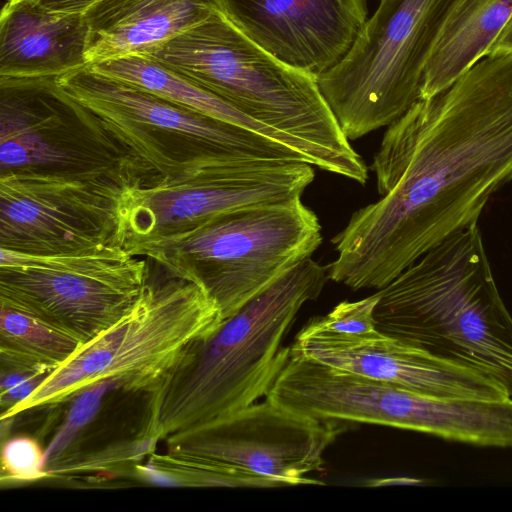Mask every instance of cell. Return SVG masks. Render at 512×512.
<instances>
[{
  "label": "cell",
  "mask_w": 512,
  "mask_h": 512,
  "mask_svg": "<svg viewBox=\"0 0 512 512\" xmlns=\"http://www.w3.org/2000/svg\"><path fill=\"white\" fill-rule=\"evenodd\" d=\"M371 169L380 198L332 239L329 280L382 289L475 223L512 181V54L487 55L390 124Z\"/></svg>",
  "instance_id": "cell-1"
},
{
  "label": "cell",
  "mask_w": 512,
  "mask_h": 512,
  "mask_svg": "<svg viewBox=\"0 0 512 512\" xmlns=\"http://www.w3.org/2000/svg\"><path fill=\"white\" fill-rule=\"evenodd\" d=\"M327 280V266L307 258L196 342L150 394L143 437L175 444L266 396L289 359L282 342L298 311Z\"/></svg>",
  "instance_id": "cell-2"
},
{
  "label": "cell",
  "mask_w": 512,
  "mask_h": 512,
  "mask_svg": "<svg viewBox=\"0 0 512 512\" xmlns=\"http://www.w3.org/2000/svg\"><path fill=\"white\" fill-rule=\"evenodd\" d=\"M146 56L277 132L312 166L365 185L368 168L317 79L257 45L223 11Z\"/></svg>",
  "instance_id": "cell-3"
},
{
  "label": "cell",
  "mask_w": 512,
  "mask_h": 512,
  "mask_svg": "<svg viewBox=\"0 0 512 512\" xmlns=\"http://www.w3.org/2000/svg\"><path fill=\"white\" fill-rule=\"evenodd\" d=\"M377 292V330L489 376L512 397V316L478 223L431 248Z\"/></svg>",
  "instance_id": "cell-4"
},
{
  "label": "cell",
  "mask_w": 512,
  "mask_h": 512,
  "mask_svg": "<svg viewBox=\"0 0 512 512\" xmlns=\"http://www.w3.org/2000/svg\"><path fill=\"white\" fill-rule=\"evenodd\" d=\"M149 264L146 283L126 313L83 343L29 397L1 413V420L67 402L105 381L114 389L151 394L196 342L219 327L221 312L198 284Z\"/></svg>",
  "instance_id": "cell-5"
},
{
  "label": "cell",
  "mask_w": 512,
  "mask_h": 512,
  "mask_svg": "<svg viewBox=\"0 0 512 512\" xmlns=\"http://www.w3.org/2000/svg\"><path fill=\"white\" fill-rule=\"evenodd\" d=\"M321 243L317 215L296 197L235 209L128 251L198 284L225 320Z\"/></svg>",
  "instance_id": "cell-6"
},
{
  "label": "cell",
  "mask_w": 512,
  "mask_h": 512,
  "mask_svg": "<svg viewBox=\"0 0 512 512\" xmlns=\"http://www.w3.org/2000/svg\"><path fill=\"white\" fill-rule=\"evenodd\" d=\"M56 82L100 120L147 177L170 174L189 161L206 157L307 162L282 143L184 108L87 66L56 78Z\"/></svg>",
  "instance_id": "cell-7"
},
{
  "label": "cell",
  "mask_w": 512,
  "mask_h": 512,
  "mask_svg": "<svg viewBox=\"0 0 512 512\" xmlns=\"http://www.w3.org/2000/svg\"><path fill=\"white\" fill-rule=\"evenodd\" d=\"M459 0H381L346 55L317 78L349 140L388 127L419 99L425 63Z\"/></svg>",
  "instance_id": "cell-8"
},
{
  "label": "cell",
  "mask_w": 512,
  "mask_h": 512,
  "mask_svg": "<svg viewBox=\"0 0 512 512\" xmlns=\"http://www.w3.org/2000/svg\"><path fill=\"white\" fill-rule=\"evenodd\" d=\"M315 177L305 161L199 158L170 174L128 184L122 194V244L176 235L235 209L301 197Z\"/></svg>",
  "instance_id": "cell-9"
},
{
  "label": "cell",
  "mask_w": 512,
  "mask_h": 512,
  "mask_svg": "<svg viewBox=\"0 0 512 512\" xmlns=\"http://www.w3.org/2000/svg\"><path fill=\"white\" fill-rule=\"evenodd\" d=\"M149 272L148 259L121 246L61 255L0 248V301L30 311L85 343L126 313Z\"/></svg>",
  "instance_id": "cell-10"
},
{
  "label": "cell",
  "mask_w": 512,
  "mask_h": 512,
  "mask_svg": "<svg viewBox=\"0 0 512 512\" xmlns=\"http://www.w3.org/2000/svg\"><path fill=\"white\" fill-rule=\"evenodd\" d=\"M135 178L119 172H0V246L61 255L121 246V198Z\"/></svg>",
  "instance_id": "cell-11"
},
{
  "label": "cell",
  "mask_w": 512,
  "mask_h": 512,
  "mask_svg": "<svg viewBox=\"0 0 512 512\" xmlns=\"http://www.w3.org/2000/svg\"><path fill=\"white\" fill-rule=\"evenodd\" d=\"M138 173L100 120L56 78H0V172Z\"/></svg>",
  "instance_id": "cell-12"
},
{
  "label": "cell",
  "mask_w": 512,
  "mask_h": 512,
  "mask_svg": "<svg viewBox=\"0 0 512 512\" xmlns=\"http://www.w3.org/2000/svg\"><path fill=\"white\" fill-rule=\"evenodd\" d=\"M346 424L307 417L265 398L196 436L168 445V451L235 466L281 487L323 485L306 475L322 468L325 450L348 429Z\"/></svg>",
  "instance_id": "cell-13"
},
{
  "label": "cell",
  "mask_w": 512,
  "mask_h": 512,
  "mask_svg": "<svg viewBox=\"0 0 512 512\" xmlns=\"http://www.w3.org/2000/svg\"><path fill=\"white\" fill-rule=\"evenodd\" d=\"M290 354L427 396L484 400L510 397L497 380L377 329L346 333L322 325L317 317L297 333Z\"/></svg>",
  "instance_id": "cell-14"
},
{
  "label": "cell",
  "mask_w": 512,
  "mask_h": 512,
  "mask_svg": "<svg viewBox=\"0 0 512 512\" xmlns=\"http://www.w3.org/2000/svg\"><path fill=\"white\" fill-rule=\"evenodd\" d=\"M249 39L316 79L349 51L367 21L366 0H222Z\"/></svg>",
  "instance_id": "cell-15"
},
{
  "label": "cell",
  "mask_w": 512,
  "mask_h": 512,
  "mask_svg": "<svg viewBox=\"0 0 512 512\" xmlns=\"http://www.w3.org/2000/svg\"><path fill=\"white\" fill-rule=\"evenodd\" d=\"M84 15L54 12L35 0L4 4L0 78H58L86 67Z\"/></svg>",
  "instance_id": "cell-16"
},
{
  "label": "cell",
  "mask_w": 512,
  "mask_h": 512,
  "mask_svg": "<svg viewBox=\"0 0 512 512\" xmlns=\"http://www.w3.org/2000/svg\"><path fill=\"white\" fill-rule=\"evenodd\" d=\"M216 11L222 0H99L84 14L86 64L147 55Z\"/></svg>",
  "instance_id": "cell-17"
},
{
  "label": "cell",
  "mask_w": 512,
  "mask_h": 512,
  "mask_svg": "<svg viewBox=\"0 0 512 512\" xmlns=\"http://www.w3.org/2000/svg\"><path fill=\"white\" fill-rule=\"evenodd\" d=\"M512 13V0H459L425 63L419 98H430L487 55Z\"/></svg>",
  "instance_id": "cell-18"
},
{
  "label": "cell",
  "mask_w": 512,
  "mask_h": 512,
  "mask_svg": "<svg viewBox=\"0 0 512 512\" xmlns=\"http://www.w3.org/2000/svg\"><path fill=\"white\" fill-rule=\"evenodd\" d=\"M87 67L106 77L156 94L184 108L258 133L290 147L277 132L149 56L131 55Z\"/></svg>",
  "instance_id": "cell-19"
},
{
  "label": "cell",
  "mask_w": 512,
  "mask_h": 512,
  "mask_svg": "<svg viewBox=\"0 0 512 512\" xmlns=\"http://www.w3.org/2000/svg\"><path fill=\"white\" fill-rule=\"evenodd\" d=\"M82 344L38 315L0 301L1 369L52 372Z\"/></svg>",
  "instance_id": "cell-20"
},
{
  "label": "cell",
  "mask_w": 512,
  "mask_h": 512,
  "mask_svg": "<svg viewBox=\"0 0 512 512\" xmlns=\"http://www.w3.org/2000/svg\"><path fill=\"white\" fill-rule=\"evenodd\" d=\"M151 461L169 473L176 486L281 487L256 473L207 459L188 457L168 451Z\"/></svg>",
  "instance_id": "cell-21"
},
{
  "label": "cell",
  "mask_w": 512,
  "mask_h": 512,
  "mask_svg": "<svg viewBox=\"0 0 512 512\" xmlns=\"http://www.w3.org/2000/svg\"><path fill=\"white\" fill-rule=\"evenodd\" d=\"M110 390L115 389L109 382L105 381L87 388L72 399L64 423L46 449L47 472L64 459L72 441L95 417L102 399Z\"/></svg>",
  "instance_id": "cell-22"
},
{
  "label": "cell",
  "mask_w": 512,
  "mask_h": 512,
  "mask_svg": "<svg viewBox=\"0 0 512 512\" xmlns=\"http://www.w3.org/2000/svg\"><path fill=\"white\" fill-rule=\"evenodd\" d=\"M2 481L28 482L48 477L46 449L27 435L7 439L1 451Z\"/></svg>",
  "instance_id": "cell-23"
},
{
  "label": "cell",
  "mask_w": 512,
  "mask_h": 512,
  "mask_svg": "<svg viewBox=\"0 0 512 512\" xmlns=\"http://www.w3.org/2000/svg\"><path fill=\"white\" fill-rule=\"evenodd\" d=\"M379 301L378 292L358 301H343L318 321L337 331L346 333L369 332L374 329V310Z\"/></svg>",
  "instance_id": "cell-24"
},
{
  "label": "cell",
  "mask_w": 512,
  "mask_h": 512,
  "mask_svg": "<svg viewBox=\"0 0 512 512\" xmlns=\"http://www.w3.org/2000/svg\"><path fill=\"white\" fill-rule=\"evenodd\" d=\"M48 374L49 373L36 374L18 385L0 392L1 413L7 412L29 397Z\"/></svg>",
  "instance_id": "cell-25"
},
{
  "label": "cell",
  "mask_w": 512,
  "mask_h": 512,
  "mask_svg": "<svg viewBox=\"0 0 512 512\" xmlns=\"http://www.w3.org/2000/svg\"><path fill=\"white\" fill-rule=\"evenodd\" d=\"M46 9L66 14L84 15L99 0H35Z\"/></svg>",
  "instance_id": "cell-26"
},
{
  "label": "cell",
  "mask_w": 512,
  "mask_h": 512,
  "mask_svg": "<svg viewBox=\"0 0 512 512\" xmlns=\"http://www.w3.org/2000/svg\"><path fill=\"white\" fill-rule=\"evenodd\" d=\"M496 54H512V13L487 53V55Z\"/></svg>",
  "instance_id": "cell-27"
},
{
  "label": "cell",
  "mask_w": 512,
  "mask_h": 512,
  "mask_svg": "<svg viewBox=\"0 0 512 512\" xmlns=\"http://www.w3.org/2000/svg\"><path fill=\"white\" fill-rule=\"evenodd\" d=\"M417 479L411 478H385V479H374L367 482L365 485L369 487H380V486H390V485H400V484H415L417 483Z\"/></svg>",
  "instance_id": "cell-28"
},
{
  "label": "cell",
  "mask_w": 512,
  "mask_h": 512,
  "mask_svg": "<svg viewBox=\"0 0 512 512\" xmlns=\"http://www.w3.org/2000/svg\"><path fill=\"white\" fill-rule=\"evenodd\" d=\"M21 1H24V0H6V4H15V3H18V2H21Z\"/></svg>",
  "instance_id": "cell-29"
}]
</instances>
